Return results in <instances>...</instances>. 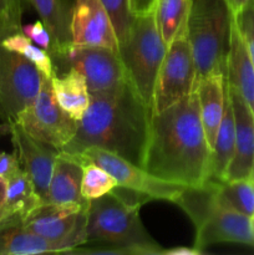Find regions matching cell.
<instances>
[{
  "instance_id": "obj_1",
  "label": "cell",
  "mask_w": 254,
  "mask_h": 255,
  "mask_svg": "<svg viewBox=\"0 0 254 255\" xmlns=\"http://www.w3.org/2000/svg\"><path fill=\"white\" fill-rule=\"evenodd\" d=\"M143 168L164 181L203 186L212 177V149L199 114L197 92L153 114Z\"/></svg>"
},
{
  "instance_id": "obj_2",
  "label": "cell",
  "mask_w": 254,
  "mask_h": 255,
  "mask_svg": "<svg viewBox=\"0 0 254 255\" xmlns=\"http://www.w3.org/2000/svg\"><path fill=\"white\" fill-rule=\"evenodd\" d=\"M151 117L152 109L127 80L115 90L91 94L74 138L61 151L79 154L95 146L143 167Z\"/></svg>"
},
{
  "instance_id": "obj_3",
  "label": "cell",
  "mask_w": 254,
  "mask_h": 255,
  "mask_svg": "<svg viewBox=\"0 0 254 255\" xmlns=\"http://www.w3.org/2000/svg\"><path fill=\"white\" fill-rule=\"evenodd\" d=\"M120 187L110 193L90 201L87 208V243L97 242L105 246L143 247L162 255L163 249L146 231L139 218V208L151 199L137 192Z\"/></svg>"
},
{
  "instance_id": "obj_4",
  "label": "cell",
  "mask_w": 254,
  "mask_h": 255,
  "mask_svg": "<svg viewBox=\"0 0 254 255\" xmlns=\"http://www.w3.org/2000/svg\"><path fill=\"white\" fill-rule=\"evenodd\" d=\"M174 203L189 217L196 229L193 247L203 252L218 243H237L254 248L251 217L224 206L216 194V182L183 189Z\"/></svg>"
},
{
  "instance_id": "obj_5",
  "label": "cell",
  "mask_w": 254,
  "mask_h": 255,
  "mask_svg": "<svg viewBox=\"0 0 254 255\" xmlns=\"http://www.w3.org/2000/svg\"><path fill=\"white\" fill-rule=\"evenodd\" d=\"M232 17L226 0H192L187 37L198 79L216 72L226 75Z\"/></svg>"
},
{
  "instance_id": "obj_6",
  "label": "cell",
  "mask_w": 254,
  "mask_h": 255,
  "mask_svg": "<svg viewBox=\"0 0 254 255\" xmlns=\"http://www.w3.org/2000/svg\"><path fill=\"white\" fill-rule=\"evenodd\" d=\"M167 47L157 27L154 11L134 16L126 39L119 45L127 80L151 109L156 80Z\"/></svg>"
},
{
  "instance_id": "obj_7",
  "label": "cell",
  "mask_w": 254,
  "mask_h": 255,
  "mask_svg": "<svg viewBox=\"0 0 254 255\" xmlns=\"http://www.w3.org/2000/svg\"><path fill=\"white\" fill-rule=\"evenodd\" d=\"M197 84L198 75L186 27L167 47L154 86L152 115L193 94Z\"/></svg>"
},
{
  "instance_id": "obj_8",
  "label": "cell",
  "mask_w": 254,
  "mask_h": 255,
  "mask_svg": "<svg viewBox=\"0 0 254 255\" xmlns=\"http://www.w3.org/2000/svg\"><path fill=\"white\" fill-rule=\"evenodd\" d=\"M51 79L42 77L37 95L15 122L35 139L61 151L74 138L79 121L71 119L59 106L52 91Z\"/></svg>"
},
{
  "instance_id": "obj_9",
  "label": "cell",
  "mask_w": 254,
  "mask_h": 255,
  "mask_svg": "<svg viewBox=\"0 0 254 255\" xmlns=\"http://www.w3.org/2000/svg\"><path fill=\"white\" fill-rule=\"evenodd\" d=\"M44 75L22 55L5 49L0 40V120L5 127L35 99Z\"/></svg>"
},
{
  "instance_id": "obj_10",
  "label": "cell",
  "mask_w": 254,
  "mask_h": 255,
  "mask_svg": "<svg viewBox=\"0 0 254 255\" xmlns=\"http://www.w3.org/2000/svg\"><path fill=\"white\" fill-rule=\"evenodd\" d=\"M77 156L102 167L117 181L119 187L137 192L151 201H169L174 203L187 186L164 181L147 172L143 167L127 161L124 157L100 147H87Z\"/></svg>"
},
{
  "instance_id": "obj_11",
  "label": "cell",
  "mask_w": 254,
  "mask_h": 255,
  "mask_svg": "<svg viewBox=\"0 0 254 255\" xmlns=\"http://www.w3.org/2000/svg\"><path fill=\"white\" fill-rule=\"evenodd\" d=\"M89 206L42 203L25 217L21 224L29 231L61 247L62 253L87 243L86 219Z\"/></svg>"
},
{
  "instance_id": "obj_12",
  "label": "cell",
  "mask_w": 254,
  "mask_h": 255,
  "mask_svg": "<svg viewBox=\"0 0 254 255\" xmlns=\"http://www.w3.org/2000/svg\"><path fill=\"white\" fill-rule=\"evenodd\" d=\"M60 62L84 75L91 94L115 90L127 81L119 52L107 47L71 45Z\"/></svg>"
},
{
  "instance_id": "obj_13",
  "label": "cell",
  "mask_w": 254,
  "mask_h": 255,
  "mask_svg": "<svg viewBox=\"0 0 254 255\" xmlns=\"http://www.w3.org/2000/svg\"><path fill=\"white\" fill-rule=\"evenodd\" d=\"M72 46L107 47L119 52V40L100 0H75L71 16Z\"/></svg>"
},
{
  "instance_id": "obj_14",
  "label": "cell",
  "mask_w": 254,
  "mask_h": 255,
  "mask_svg": "<svg viewBox=\"0 0 254 255\" xmlns=\"http://www.w3.org/2000/svg\"><path fill=\"white\" fill-rule=\"evenodd\" d=\"M6 131L11 134V142L20 166L30 177L45 203L52 169L60 149L35 139L16 122L7 125Z\"/></svg>"
},
{
  "instance_id": "obj_15",
  "label": "cell",
  "mask_w": 254,
  "mask_h": 255,
  "mask_svg": "<svg viewBox=\"0 0 254 255\" xmlns=\"http://www.w3.org/2000/svg\"><path fill=\"white\" fill-rule=\"evenodd\" d=\"M229 97L236 121V148L224 181L248 178L254 163V117L249 105L228 84Z\"/></svg>"
},
{
  "instance_id": "obj_16",
  "label": "cell",
  "mask_w": 254,
  "mask_h": 255,
  "mask_svg": "<svg viewBox=\"0 0 254 255\" xmlns=\"http://www.w3.org/2000/svg\"><path fill=\"white\" fill-rule=\"evenodd\" d=\"M84 164L75 154L60 151L55 161L45 203L61 206H89L81 193Z\"/></svg>"
},
{
  "instance_id": "obj_17",
  "label": "cell",
  "mask_w": 254,
  "mask_h": 255,
  "mask_svg": "<svg viewBox=\"0 0 254 255\" xmlns=\"http://www.w3.org/2000/svg\"><path fill=\"white\" fill-rule=\"evenodd\" d=\"M196 92L198 96L199 114L207 142L211 149H213L226 107V75L216 72L201 77L198 79Z\"/></svg>"
},
{
  "instance_id": "obj_18",
  "label": "cell",
  "mask_w": 254,
  "mask_h": 255,
  "mask_svg": "<svg viewBox=\"0 0 254 255\" xmlns=\"http://www.w3.org/2000/svg\"><path fill=\"white\" fill-rule=\"evenodd\" d=\"M227 84L236 90L251 109L254 106V64L242 35L232 17L226 65Z\"/></svg>"
},
{
  "instance_id": "obj_19",
  "label": "cell",
  "mask_w": 254,
  "mask_h": 255,
  "mask_svg": "<svg viewBox=\"0 0 254 255\" xmlns=\"http://www.w3.org/2000/svg\"><path fill=\"white\" fill-rule=\"evenodd\" d=\"M36 10L40 20L49 29L54 37L57 49L56 61H61L62 56L71 46V0H29Z\"/></svg>"
},
{
  "instance_id": "obj_20",
  "label": "cell",
  "mask_w": 254,
  "mask_h": 255,
  "mask_svg": "<svg viewBox=\"0 0 254 255\" xmlns=\"http://www.w3.org/2000/svg\"><path fill=\"white\" fill-rule=\"evenodd\" d=\"M51 84L59 106L71 119L80 121L91 101V92L84 75L77 70L69 69V71L62 75H55Z\"/></svg>"
},
{
  "instance_id": "obj_21",
  "label": "cell",
  "mask_w": 254,
  "mask_h": 255,
  "mask_svg": "<svg viewBox=\"0 0 254 255\" xmlns=\"http://www.w3.org/2000/svg\"><path fill=\"white\" fill-rule=\"evenodd\" d=\"M62 253L61 247L46 241L21 223L0 229V255H37Z\"/></svg>"
},
{
  "instance_id": "obj_22",
  "label": "cell",
  "mask_w": 254,
  "mask_h": 255,
  "mask_svg": "<svg viewBox=\"0 0 254 255\" xmlns=\"http://www.w3.org/2000/svg\"><path fill=\"white\" fill-rule=\"evenodd\" d=\"M236 148V121L233 107L227 87L226 107L217 133L216 143L212 149V177L214 181H224Z\"/></svg>"
},
{
  "instance_id": "obj_23",
  "label": "cell",
  "mask_w": 254,
  "mask_h": 255,
  "mask_svg": "<svg viewBox=\"0 0 254 255\" xmlns=\"http://www.w3.org/2000/svg\"><path fill=\"white\" fill-rule=\"evenodd\" d=\"M44 203L34 183L22 168L17 169L6 179L5 208L20 219H24Z\"/></svg>"
},
{
  "instance_id": "obj_24",
  "label": "cell",
  "mask_w": 254,
  "mask_h": 255,
  "mask_svg": "<svg viewBox=\"0 0 254 255\" xmlns=\"http://www.w3.org/2000/svg\"><path fill=\"white\" fill-rule=\"evenodd\" d=\"M191 4L192 0H157L154 20L167 46L187 27Z\"/></svg>"
},
{
  "instance_id": "obj_25",
  "label": "cell",
  "mask_w": 254,
  "mask_h": 255,
  "mask_svg": "<svg viewBox=\"0 0 254 255\" xmlns=\"http://www.w3.org/2000/svg\"><path fill=\"white\" fill-rule=\"evenodd\" d=\"M216 194L219 202L232 209L252 217L254 213V179H236V181H214Z\"/></svg>"
},
{
  "instance_id": "obj_26",
  "label": "cell",
  "mask_w": 254,
  "mask_h": 255,
  "mask_svg": "<svg viewBox=\"0 0 254 255\" xmlns=\"http://www.w3.org/2000/svg\"><path fill=\"white\" fill-rule=\"evenodd\" d=\"M1 45L5 49L22 55L25 59L34 64L44 76L54 77L56 75V67L52 57L44 49L34 44L29 37L25 36L21 31L4 37L1 40Z\"/></svg>"
},
{
  "instance_id": "obj_27",
  "label": "cell",
  "mask_w": 254,
  "mask_h": 255,
  "mask_svg": "<svg viewBox=\"0 0 254 255\" xmlns=\"http://www.w3.org/2000/svg\"><path fill=\"white\" fill-rule=\"evenodd\" d=\"M84 164V171H82V183H81V193L89 201L97 199L105 194L110 193L112 189L119 187L116 179L111 176L107 171H105L102 167L97 166L96 163L80 158L77 154H75Z\"/></svg>"
},
{
  "instance_id": "obj_28",
  "label": "cell",
  "mask_w": 254,
  "mask_h": 255,
  "mask_svg": "<svg viewBox=\"0 0 254 255\" xmlns=\"http://www.w3.org/2000/svg\"><path fill=\"white\" fill-rule=\"evenodd\" d=\"M100 2L111 19L120 45L126 39L134 19V15L129 9V0H100Z\"/></svg>"
},
{
  "instance_id": "obj_29",
  "label": "cell",
  "mask_w": 254,
  "mask_h": 255,
  "mask_svg": "<svg viewBox=\"0 0 254 255\" xmlns=\"http://www.w3.org/2000/svg\"><path fill=\"white\" fill-rule=\"evenodd\" d=\"M25 0H0V40L21 31Z\"/></svg>"
},
{
  "instance_id": "obj_30",
  "label": "cell",
  "mask_w": 254,
  "mask_h": 255,
  "mask_svg": "<svg viewBox=\"0 0 254 255\" xmlns=\"http://www.w3.org/2000/svg\"><path fill=\"white\" fill-rule=\"evenodd\" d=\"M21 32L25 36L29 37L34 44H36L37 46L44 49L50 56L54 60V64L57 59V49L56 45H55L54 37H52L51 32L49 31L46 26L44 25V22L41 20L39 21L31 22V24L22 25Z\"/></svg>"
},
{
  "instance_id": "obj_31",
  "label": "cell",
  "mask_w": 254,
  "mask_h": 255,
  "mask_svg": "<svg viewBox=\"0 0 254 255\" xmlns=\"http://www.w3.org/2000/svg\"><path fill=\"white\" fill-rule=\"evenodd\" d=\"M233 17L254 64V2Z\"/></svg>"
},
{
  "instance_id": "obj_32",
  "label": "cell",
  "mask_w": 254,
  "mask_h": 255,
  "mask_svg": "<svg viewBox=\"0 0 254 255\" xmlns=\"http://www.w3.org/2000/svg\"><path fill=\"white\" fill-rule=\"evenodd\" d=\"M21 168L16 153L0 152V177L6 181L17 169Z\"/></svg>"
},
{
  "instance_id": "obj_33",
  "label": "cell",
  "mask_w": 254,
  "mask_h": 255,
  "mask_svg": "<svg viewBox=\"0 0 254 255\" xmlns=\"http://www.w3.org/2000/svg\"><path fill=\"white\" fill-rule=\"evenodd\" d=\"M157 0H129V9L134 16L154 11Z\"/></svg>"
},
{
  "instance_id": "obj_34",
  "label": "cell",
  "mask_w": 254,
  "mask_h": 255,
  "mask_svg": "<svg viewBox=\"0 0 254 255\" xmlns=\"http://www.w3.org/2000/svg\"><path fill=\"white\" fill-rule=\"evenodd\" d=\"M5 199H6V181L0 177V219L17 217L7 212V209L5 208Z\"/></svg>"
},
{
  "instance_id": "obj_35",
  "label": "cell",
  "mask_w": 254,
  "mask_h": 255,
  "mask_svg": "<svg viewBox=\"0 0 254 255\" xmlns=\"http://www.w3.org/2000/svg\"><path fill=\"white\" fill-rule=\"evenodd\" d=\"M203 252L198 251L194 247L192 248H187V247H179V248H172V249H163L162 255H201Z\"/></svg>"
},
{
  "instance_id": "obj_36",
  "label": "cell",
  "mask_w": 254,
  "mask_h": 255,
  "mask_svg": "<svg viewBox=\"0 0 254 255\" xmlns=\"http://www.w3.org/2000/svg\"><path fill=\"white\" fill-rule=\"evenodd\" d=\"M226 2L232 14L236 15L238 12H241L243 9H246L247 6L253 4L254 0H226Z\"/></svg>"
},
{
  "instance_id": "obj_37",
  "label": "cell",
  "mask_w": 254,
  "mask_h": 255,
  "mask_svg": "<svg viewBox=\"0 0 254 255\" xmlns=\"http://www.w3.org/2000/svg\"><path fill=\"white\" fill-rule=\"evenodd\" d=\"M16 223H21V219H20L19 217H10V218L6 219H0V229Z\"/></svg>"
},
{
  "instance_id": "obj_38",
  "label": "cell",
  "mask_w": 254,
  "mask_h": 255,
  "mask_svg": "<svg viewBox=\"0 0 254 255\" xmlns=\"http://www.w3.org/2000/svg\"><path fill=\"white\" fill-rule=\"evenodd\" d=\"M251 221H252V228H253V233H254V213L253 216L251 217Z\"/></svg>"
},
{
  "instance_id": "obj_39",
  "label": "cell",
  "mask_w": 254,
  "mask_h": 255,
  "mask_svg": "<svg viewBox=\"0 0 254 255\" xmlns=\"http://www.w3.org/2000/svg\"><path fill=\"white\" fill-rule=\"evenodd\" d=\"M252 178L254 179V163H253V169H252Z\"/></svg>"
},
{
  "instance_id": "obj_40",
  "label": "cell",
  "mask_w": 254,
  "mask_h": 255,
  "mask_svg": "<svg viewBox=\"0 0 254 255\" xmlns=\"http://www.w3.org/2000/svg\"><path fill=\"white\" fill-rule=\"evenodd\" d=\"M252 112H253V117H254V106H253V109H252Z\"/></svg>"
}]
</instances>
